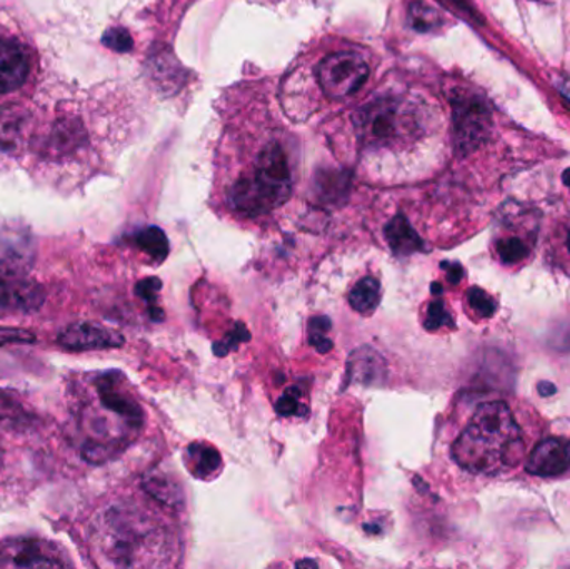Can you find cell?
I'll use <instances>...</instances> for the list:
<instances>
[{
  "label": "cell",
  "instance_id": "6da1fadb",
  "mask_svg": "<svg viewBox=\"0 0 570 569\" xmlns=\"http://www.w3.org/2000/svg\"><path fill=\"white\" fill-rule=\"evenodd\" d=\"M92 541L97 558L107 567H176L179 557L176 530L163 518L134 504L106 511L94 530Z\"/></svg>",
  "mask_w": 570,
  "mask_h": 569
},
{
  "label": "cell",
  "instance_id": "7a4b0ae2",
  "mask_svg": "<svg viewBox=\"0 0 570 569\" xmlns=\"http://www.w3.org/2000/svg\"><path fill=\"white\" fill-rule=\"evenodd\" d=\"M521 426L504 401L482 403L452 447V458L469 473L495 477L524 457Z\"/></svg>",
  "mask_w": 570,
  "mask_h": 569
},
{
  "label": "cell",
  "instance_id": "3957f363",
  "mask_svg": "<svg viewBox=\"0 0 570 569\" xmlns=\"http://www.w3.org/2000/svg\"><path fill=\"white\" fill-rule=\"evenodd\" d=\"M292 177L281 144L263 149L253 170L240 176L230 189V206L247 217L264 216L291 197Z\"/></svg>",
  "mask_w": 570,
  "mask_h": 569
},
{
  "label": "cell",
  "instance_id": "277c9868",
  "mask_svg": "<svg viewBox=\"0 0 570 569\" xmlns=\"http://www.w3.org/2000/svg\"><path fill=\"white\" fill-rule=\"evenodd\" d=\"M414 122L407 106L394 97L372 100L361 107L354 116L358 139L372 149L401 143L411 136Z\"/></svg>",
  "mask_w": 570,
  "mask_h": 569
},
{
  "label": "cell",
  "instance_id": "5b68a950",
  "mask_svg": "<svg viewBox=\"0 0 570 569\" xmlns=\"http://www.w3.org/2000/svg\"><path fill=\"white\" fill-rule=\"evenodd\" d=\"M451 106L455 153L469 156L491 139L494 129L492 109L484 97L464 89L454 90Z\"/></svg>",
  "mask_w": 570,
  "mask_h": 569
},
{
  "label": "cell",
  "instance_id": "8992f818",
  "mask_svg": "<svg viewBox=\"0 0 570 569\" xmlns=\"http://www.w3.org/2000/svg\"><path fill=\"white\" fill-rule=\"evenodd\" d=\"M367 79V62L354 52L331 53L317 67L318 86L331 99L354 96Z\"/></svg>",
  "mask_w": 570,
  "mask_h": 569
},
{
  "label": "cell",
  "instance_id": "52a82bcc",
  "mask_svg": "<svg viewBox=\"0 0 570 569\" xmlns=\"http://www.w3.org/2000/svg\"><path fill=\"white\" fill-rule=\"evenodd\" d=\"M66 558L53 545L33 538H17L0 547V568H63Z\"/></svg>",
  "mask_w": 570,
  "mask_h": 569
},
{
  "label": "cell",
  "instance_id": "ba28073f",
  "mask_svg": "<svg viewBox=\"0 0 570 569\" xmlns=\"http://www.w3.org/2000/svg\"><path fill=\"white\" fill-rule=\"evenodd\" d=\"M36 257V241L27 230L0 233V276L22 279L32 269Z\"/></svg>",
  "mask_w": 570,
  "mask_h": 569
},
{
  "label": "cell",
  "instance_id": "9c48e42d",
  "mask_svg": "<svg viewBox=\"0 0 570 569\" xmlns=\"http://www.w3.org/2000/svg\"><path fill=\"white\" fill-rule=\"evenodd\" d=\"M60 346L69 351H99L119 347L124 337L97 323H73L59 334Z\"/></svg>",
  "mask_w": 570,
  "mask_h": 569
},
{
  "label": "cell",
  "instance_id": "30bf717a",
  "mask_svg": "<svg viewBox=\"0 0 570 569\" xmlns=\"http://www.w3.org/2000/svg\"><path fill=\"white\" fill-rule=\"evenodd\" d=\"M525 470L532 477L554 478L570 470V440L548 438L532 450Z\"/></svg>",
  "mask_w": 570,
  "mask_h": 569
},
{
  "label": "cell",
  "instance_id": "8fae6325",
  "mask_svg": "<svg viewBox=\"0 0 570 569\" xmlns=\"http://www.w3.org/2000/svg\"><path fill=\"white\" fill-rule=\"evenodd\" d=\"M43 300L46 293L39 284L0 276V317L33 313L42 306Z\"/></svg>",
  "mask_w": 570,
  "mask_h": 569
},
{
  "label": "cell",
  "instance_id": "7c38bea8",
  "mask_svg": "<svg viewBox=\"0 0 570 569\" xmlns=\"http://www.w3.org/2000/svg\"><path fill=\"white\" fill-rule=\"evenodd\" d=\"M29 53L13 40H0V96L20 89L29 77Z\"/></svg>",
  "mask_w": 570,
  "mask_h": 569
},
{
  "label": "cell",
  "instance_id": "4fadbf2b",
  "mask_svg": "<svg viewBox=\"0 0 570 569\" xmlns=\"http://www.w3.org/2000/svg\"><path fill=\"white\" fill-rule=\"evenodd\" d=\"M532 243L531 236H524L522 233H512L511 229H504L494 241V251L499 261L508 266L524 263L531 256Z\"/></svg>",
  "mask_w": 570,
  "mask_h": 569
},
{
  "label": "cell",
  "instance_id": "5bb4252c",
  "mask_svg": "<svg viewBox=\"0 0 570 569\" xmlns=\"http://www.w3.org/2000/svg\"><path fill=\"white\" fill-rule=\"evenodd\" d=\"M385 237H387L389 246L392 247V251L395 254H401V256L415 253V251L422 247V241L419 239L417 234H415V230L412 229L411 224H409L404 216L394 217L389 223L387 229H385Z\"/></svg>",
  "mask_w": 570,
  "mask_h": 569
},
{
  "label": "cell",
  "instance_id": "9a60e30c",
  "mask_svg": "<svg viewBox=\"0 0 570 569\" xmlns=\"http://www.w3.org/2000/svg\"><path fill=\"white\" fill-rule=\"evenodd\" d=\"M348 301H351L352 310L357 313L365 314V316L374 313L377 310L379 301H381V284L374 277H364L355 284Z\"/></svg>",
  "mask_w": 570,
  "mask_h": 569
},
{
  "label": "cell",
  "instance_id": "2e32d148",
  "mask_svg": "<svg viewBox=\"0 0 570 569\" xmlns=\"http://www.w3.org/2000/svg\"><path fill=\"white\" fill-rule=\"evenodd\" d=\"M187 451H189V463H193L189 470L197 478L213 477L219 470L220 457L214 448L206 447V444H194Z\"/></svg>",
  "mask_w": 570,
  "mask_h": 569
},
{
  "label": "cell",
  "instance_id": "e0dca14e",
  "mask_svg": "<svg viewBox=\"0 0 570 569\" xmlns=\"http://www.w3.org/2000/svg\"><path fill=\"white\" fill-rule=\"evenodd\" d=\"M137 246L153 257L156 263L166 259L169 254V243H167L166 234L159 227H147L137 234Z\"/></svg>",
  "mask_w": 570,
  "mask_h": 569
},
{
  "label": "cell",
  "instance_id": "ac0fdd59",
  "mask_svg": "<svg viewBox=\"0 0 570 569\" xmlns=\"http://www.w3.org/2000/svg\"><path fill=\"white\" fill-rule=\"evenodd\" d=\"M411 26L419 32H431L442 23L441 13L424 2H414L409 9Z\"/></svg>",
  "mask_w": 570,
  "mask_h": 569
},
{
  "label": "cell",
  "instance_id": "d6986e66",
  "mask_svg": "<svg viewBox=\"0 0 570 569\" xmlns=\"http://www.w3.org/2000/svg\"><path fill=\"white\" fill-rule=\"evenodd\" d=\"M104 43L116 52H129L132 49V37L126 29H109L104 33Z\"/></svg>",
  "mask_w": 570,
  "mask_h": 569
},
{
  "label": "cell",
  "instance_id": "ffe728a7",
  "mask_svg": "<svg viewBox=\"0 0 570 569\" xmlns=\"http://www.w3.org/2000/svg\"><path fill=\"white\" fill-rule=\"evenodd\" d=\"M36 343V336L29 331L17 330V327H0V347L9 344Z\"/></svg>",
  "mask_w": 570,
  "mask_h": 569
},
{
  "label": "cell",
  "instance_id": "44dd1931",
  "mask_svg": "<svg viewBox=\"0 0 570 569\" xmlns=\"http://www.w3.org/2000/svg\"><path fill=\"white\" fill-rule=\"evenodd\" d=\"M469 303H471V306L474 307L481 316H491V314H494V301H492V297L488 296L484 291L475 290L474 287V290L469 293Z\"/></svg>",
  "mask_w": 570,
  "mask_h": 569
},
{
  "label": "cell",
  "instance_id": "7402d4cb",
  "mask_svg": "<svg viewBox=\"0 0 570 569\" xmlns=\"http://www.w3.org/2000/svg\"><path fill=\"white\" fill-rule=\"evenodd\" d=\"M298 394L297 390H288L287 393L281 398L279 403H277V413L283 414V416H294V414H298Z\"/></svg>",
  "mask_w": 570,
  "mask_h": 569
},
{
  "label": "cell",
  "instance_id": "603a6c76",
  "mask_svg": "<svg viewBox=\"0 0 570 569\" xmlns=\"http://www.w3.org/2000/svg\"><path fill=\"white\" fill-rule=\"evenodd\" d=\"M160 290V281L153 277V279H144L137 284V294L142 297L147 303H156L157 293Z\"/></svg>",
  "mask_w": 570,
  "mask_h": 569
},
{
  "label": "cell",
  "instance_id": "cb8c5ba5",
  "mask_svg": "<svg viewBox=\"0 0 570 569\" xmlns=\"http://www.w3.org/2000/svg\"><path fill=\"white\" fill-rule=\"evenodd\" d=\"M445 316H448V314H445L442 304H432L431 311H429L428 327L435 330V327L442 326V324L445 323Z\"/></svg>",
  "mask_w": 570,
  "mask_h": 569
},
{
  "label": "cell",
  "instance_id": "d4e9b609",
  "mask_svg": "<svg viewBox=\"0 0 570 569\" xmlns=\"http://www.w3.org/2000/svg\"><path fill=\"white\" fill-rule=\"evenodd\" d=\"M562 249H564V256H559V259H561L562 266L570 269V227L566 230L564 241H562Z\"/></svg>",
  "mask_w": 570,
  "mask_h": 569
},
{
  "label": "cell",
  "instance_id": "484cf974",
  "mask_svg": "<svg viewBox=\"0 0 570 569\" xmlns=\"http://www.w3.org/2000/svg\"><path fill=\"white\" fill-rule=\"evenodd\" d=\"M556 87H558L562 99L570 104V79H568V77H561V79L558 80V84H556Z\"/></svg>",
  "mask_w": 570,
  "mask_h": 569
},
{
  "label": "cell",
  "instance_id": "4316f807",
  "mask_svg": "<svg viewBox=\"0 0 570 569\" xmlns=\"http://www.w3.org/2000/svg\"><path fill=\"white\" fill-rule=\"evenodd\" d=\"M539 393H541L542 396H551V394L556 393V386L551 383L539 384Z\"/></svg>",
  "mask_w": 570,
  "mask_h": 569
},
{
  "label": "cell",
  "instance_id": "83f0119b",
  "mask_svg": "<svg viewBox=\"0 0 570 569\" xmlns=\"http://www.w3.org/2000/svg\"><path fill=\"white\" fill-rule=\"evenodd\" d=\"M562 180H564L566 186H568V189L570 190V167L564 170V174H562Z\"/></svg>",
  "mask_w": 570,
  "mask_h": 569
}]
</instances>
